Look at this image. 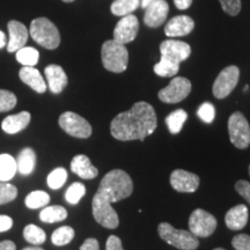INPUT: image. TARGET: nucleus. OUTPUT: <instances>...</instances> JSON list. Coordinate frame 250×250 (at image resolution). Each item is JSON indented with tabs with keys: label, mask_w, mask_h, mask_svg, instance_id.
I'll use <instances>...</instances> for the list:
<instances>
[{
	"label": "nucleus",
	"mask_w": 250,
	"mask_h": 250,
	"mask_svg": "<svg viewBox=\"0 0 250 250\" xmlns=\"http://www.w3.org/2000/svg\"><path fill=\"white\" fill-rule=\"evenodd\" d=\"M132 191L133 182L129 174L122 169L109 171L100 182L98 192L93 198L92 211L94 219L108 229L117 228L120 219L111 204L130 197Z\"/></svg>",
	"instance_id": "nucleus-1"
},
{
	"label": "nucleus",
	"mask_w": 250,
	"mask_h": 250,
	"mask_svg": "<svg viewBox=\"0 0 250 250\" xmlns=\"http://www.w3.org/2000/svg\"><path fill=\"white\" fill-rule=\"evenodd\" d=\"M158 120L154 108L147 102H137L127 111L118 114L110 123V133L122 142L144 140L154 132Z\"/></svg>",
	"instance_id": "nucleus-2"
},
{
	"label": "nucleus",
	"mask_w": 250,
	"mask_h": 250,
	"mask_svg": "<svg viewBox=\"0 0 250 250\" xmlns=\"http://www.w3.org/2000/svg\"><path fill=\"white\" fill-rule=\"evenodd\" d=\"M29 34L37 44L54 50L61 44V34L54 22L46 18H37L31 21Z\"/></svg>",
	"instance_id": "nucleus-3"
},
{
	"label": "nucleus",
	"mask_w": 250,
	"mask_h": 250,
	"mask_svg": "<svg viewBox=\"0 0 250 250\" xmlns=\"http://www.w3.org/2000/svg\"><path fill=\"white\" fill-rule=\"evenodd\" d=\"M101 58L105 70L114 73H122L127 67L129 51L124 44H121L115 40H110L103 43Z\"/></svg>",
	"instance_id": "nucleus-4"
},
{
	"label": "nucleus",
	"mask_w": 250,
	"mask_h": 250,
	"mask_svg": "<svg viewBox=\"0 0 250 250\" xmlns=\"http://www.w3.org/2000/svg\"><path fill=\"white\" fill-rule=\"evenodd\" d=\"M159 235L168 245L181 250H196L199 246L197 236L188 230L176 229L168 223H161L158 227Z\"/></svg>",
	"instance_id": "nucleus-5"
},
{
	"label": "nucleus",
	"mask_w": 250,
	"mask_h": 250,
	"mask_svg": "<svg viewBox=\"0 0 250 250\" xmlns=\"http://www.w3.org/2000/svg\"><path fill=\"white\" fill-rule=\"evenodd\" d=\"M228 133L230 143L239 149H246L250 145V125L242 112L236 111L228 120Z\"/></svg>",
	"instance_id": "nucleus-6"
},
{
	"label": "nucleus",
	"mask_w": 250,
	"mask_h": 250,
	"mask_svg": "<svg viewBox=\"0 0 250 250\" xmlns=\"http://www.w3.org/2000/svg\"><path fill=\"white\" fill-rule=\"evenodd\" d=\"M59 126L65 131L67 134L72 137L80 139L89 138L93 132L92 125L88 123V121L81 117L80 115L76 112L66 111L61 115L59 117Z\"/></svg>",
	"instance_id": "nucleus-7"
},
{
	"label": "nucleus",
	"mask_w": 250,
	"mask_h": 250,
	"mask_svg": "<svg viewBox=\"0 0 250 250\" xmlns=\"http://www.w3.org/2000/svg\"><path fill=\"white\" fill-rule=\"evenodd\" d=\"M240 78V70L235 65L225 67L223 71L219 73L213 83V95L217 99H225L233 92Z\"/></svg>",
	"instance_id": "nucleus-8"
},
{
	"label": "nucleus",
	"mask_w": 250,
	"mask_h": 250,
	"mask_svg": "<svg viewBox=\"0 0 250 250\" xmlns=\"http://www.w3.org/2000/svg\"><path fill=\"white\" fill-rule=\"evenodd\" d=\"M217 228V220L208 212L197 208L189 218V229L197 237H208Z\"/></svg>",
	"instance_id": "nucleus-9"
},
{
	"label": "nucleus",
	"mask_w": 250,
	"mask_h": 250,
	"mask_svg": "<svg viewBox=\"0 0 250 250\" xmlns=\"http://www.w3.org/2000/svg\"><path fill=\"white\" fill-rule=\"evenodd\" d=\"M191 92V83L187 78L176 77L170 81L169 85L159 92L160 101L165 103H179Z\"/></svg>",
	"instance_id": "nucleus-10"
},
{
	"label": "nucleus",
	"mask_w": 250,
	"mask_h": 250,
	"mask_svg": "<svg viewBox=\"0 0 250 250\" xmlns=\"http://www.w3.org/2000/svg\"><path fill=\"white\" fill-rule=\"evenodd\" d=\"M160 52L161 59L180 66L181 62L189 58L191 54V48L188 43L182 41L167 40L160 44Z\"/></svg>",
	"instance_id": "nucleus-11"
},
{
	"label": "nucleus",
	"mask_w": 250,
	"mask_h": 250,
	"mask_svg": "<svg viewBox=\"0 0 250 250\" xmlns=\"http://www.w3.org/2000/svg\"><path fill=\"white\" fill-rule=\"evenodd\" d=\"M139 31V21L136 15L129 14L122 17L114 29V40L121 44L132 42L136 40Z\"/></svg>",
	"instance_id": "nucleus-12"
},
{
	"label": "nucleus",
	"mask_w": 250,
	"mask_h": 250,
	"mask_svg": "<svg viewBox=\"0 0 250 250\" xmlns=\"http://www.w3.org/2000/svg\"><path fill=\"white\" fill-rule=\"evenodd\" d=\"M170 184L179 192H195L199 187V177L190 171L176 169L170 175Z\"/></svg>",
	"instance_id": "nucleus-13"
},
{
	"label": "nucleus",
	"mask_w": 250,
	"mask_h": 250,
	"mask_svg": "<svg viewBox=\"0 0 250 250\" xmlns=\"http://www.w3.org/2000/svg\"><path fill=\"white\" fill-rule=\"evenodd\" d=\"M145 9L144 22L149 28L160 27L169 13V6L166 0H155Z\"/></svg>",
	"instance_id": "nucleus-14"
},
{
	"label": "nucleus",
	"mask_w": 250,
	"mask_h": 250,
	"mask_svg": "<svg viewBox=\"0 0 250 250\" xmlns=\"http://www.w3.org/2000/svg\"><path fill=\"white\" fill-rule=\"evenodd\" d=\"M9 41L7 42V51L17 52L19 49L26 46V43L29 36V31L23 23L19 22L17 20L9 21L7 24Z\"/></svg>",
	"instance_id": "nucleus-15"
},
{
	"label": "nucleus",
	"mask_w": 250,
	"mask_h": 250,
	"mask_svg": "<svg viewBox=\"0 0 250 250\" xmlns=\"http://www.w3.org/2000/svg\"><path fill=\"white\" fill-rule=\"evenodd\" d=\"M195 28V22L188 15L171 18L165 27V34L168 37H180L190 34Z\"/></svg>",
	"instance_id": "nucleus-16"
},
{
	"label": "nucleus",
	"mask_w": 250,
	"mask_h": 250,
	"mask_svg": "<svg viewBox=\"0 0 250 250\" xmlns=\"http://www.w3.org/2000/svg\"><path fill=\"white\" fill-rule=\"evenodd\" d=\"M49 89L54 94H59L67 86L68 79L65 71L59 65H49L44 70Z\"/></svg>",
	"instance_id": "nucleus-17"
},
{
	"label": "nucleus",
	"mask_w": 250,
	"mask_h": 250,
	"mask_svg": "<svg viewBox=\"0 0 250 250\" xmlns=\"http://www.w3.org/2000/svg\"><path fill=\"white\" fill-rule=\"evenodd\" d=\"M71 169L74 174H77L80 179L83 180L95 179L99 174L98 168L92 165L88 156L83 154L76 155L72 159Z\"/></svg>",
	"instance_id": "nucleus-18"
},
{
	"label": "nucleus",
	"mask_w": 250,
	"mask_h": 250,
	"mask_svg": "<svg viewBox=\"0 0 250 250\" xmlns=\"http://www.w3.org/2000/svg\"><path fill=\"white\" fill-rule=\"evenodd\" d=\"M248 208L243 204H239L228 210L226 215H225V223L229 229L240 230L246 227L247 223H248Z\"/></svg>",
	"instance_id": "nucleus-19"
},
{
	"label": "nucleus",
	"mask_w": 250,
	"mask_h": 250,
	"mask_svg": "<svg viewBox=\"0 0 250 250\" xmlns=\"http://www.w3.org/2000/svg\"><path fill=\"white\" fill-rule=\"evenodd\" d=\"M19 77L26 85L37 93L42 94L46 90V83L42 74L34 66H23L19 72Z\"/></svg>",
	"instance_id": "nucleus-20"
},
{
	"label": "nucleus",
	"mask_w": 250,
	"mask_h": 250,
	"mask_svg": "<svg viewBox=\"0 0 250 250\" xmlns=\"http://www.w3.org/2000/svg\"><path fill=\"white\" fill-rule=\"evenodd\" d=\"M30 114L28 111H21L19 114L11 115L2 121L1 129L8 134H15L22 131L30 123Z\"/></svg>",
	"instance_id": "nucleus-21"
},
{
	"label": "nucleus",
	"mask_w": 250,
	"mask_h": 250,
	"mask_svg": "<svg viewBox=\"0 0 250 250\" xmlns=\"http://www.w3.org/2000/svg\"><path fill=\"white\" fill-rule=\"evenodd\" d=\"M18 171L21 175H29L34 171L36 165V154L33 148H23L20 152L17 160Z\"/></svg>",
	"instance_id": "nucleus-22"
},
{
	"label": "nucleus",
	"mask_w": 250,
	"mask_h": 250,
	"mask_svg": "<svg viewBox=\"0 0 250 250\" xmlns=\"http://www.w3.org/2000/svg\"><path fill=\"white\" fill-rule=\"evenodd\" d=\"M67 218V211L61 205L46 206L40 213V219L43 223L54 224L65 220Z\"/></svg>",
	"instance_id": "nucleus-23"
},
{
	"label": "nucleus",
	"mask_w": 250,
	"mask_h": 250,
	"mask_svg": "<svg viewBox=\"0 0 250 250\" xmlns=\"http://www.w3.org/2000/svg\"><path fill=\"white\" fill-rule=\"evenodd\" d=\"M18 171L17 160L9 154H0V181L7 182Z\"/></svg>",
	"instance_id": "nucleus-24"
},
{
	"label": "nucleus",
	"mask_w": 250,
	"mask_h": 250,
	"mask_svg": "<svg viewBox=\"0 0 250 250\" xmlns=\"http://www.w3.org/2000/svg\"><path fill=\"white\" fill-rule=\"evenodd\" d=\"M140 6V0H115L111 4V13L117 17L132 14Z\"/></svg>",
	"instance_id": "nucleus-25"
},
{
	"label": "nucleus",
	"mask_w": 250,
	"mask_h": 250,
	"mask_svg": "<svg viewBox=\"0 0 250 250\" xmlns=\"http://www.w3.org/2000/svg\"><path fill=\"white\" fill-rule=\"evenodd\" d=\"M188 118V114L183 109H177L170 112L167 117H166V124H167L168 129L171 133L176 134L182 130L184 123H186Z\"/></svg>",
	"instance_id": "nucleus-26"
},
{
	"label": "nucleus",
	"mask_w": 250,
	"mask_h": 250,
	"mask_svg": "<svg viewBox=\"0 0 250 250\" xmlns=\"http://www.w3.org/2000/svg\"><path fill=\"white\" fill-rule=\"evenodd\" d=\"M39 59L40 52L31 46H23L17 51V61L23 66H35Z\"/></svg>",
	"instance_id": "nucleus-27"
},
{
	"label": "nucleus",
	"mask_w": 250,
	"mask_h": 250,
	"mask_svg": "<svg viewBox=\"0 0 250 250\" xmlns=\"http://www.w3.org/2000/svg\"><path fill=\"white\" fill-rule=\"evenodd\" d=\"M23 236L24 240L28 241L31 245H42V243L45 242L46 240V235L45 232L42 229V228L37 227L36 225H27L23 229Z\"/></svg>",
	"instance_id": "nucleus-28"
},
{
	"label": "nucleus",
	"mask_w": 250,
	"mask_h": 250,
	"mask_svg": "<svg viewBox=\"0 0 250 250\" xmlns=\"http://www.w3.org/2000/svg\"><path fill=\"white\" fill-rule=\"evenodd\" d=\"M50 202V196L49 193L45 191H42V190H36V191L30 192L29 195L26 197V206L29 208H33V210H36V208H42V206L48 205Z\"/></svg>",
	"instance_id": "nucleus-29"
},
{
	"label": "nucleus",
	"mask_w": 250,
	"mask_h": 250,
	"mask_svg": "<svg viewBox=\"0 0 250 250\" xmlns=\"http://www.w3.org/2000/svg\"><path fill=\"white\" fill-rule=\"evenodd\" d=\"M74 229L70 226H62L56 229L51 236V241L55 246L68 245L74 237Z\"/></svg>",
	"instance_id": "nucleus-30"
},
{
	"label": "nucleus",
	"mask_w": 250,
	"mask_h": 250,
	"mask_svg": "<svg viewBox=\"0 0 250 250\" xmlns=\"http://www.w3.org/2000/svg\"><path fill=\"white\" fill-rule=\"evenodd\" d=\"M67 180V171L64 168L59 167L56 168L48 175V179H46V182H48L49 188L51 189H61V188L64 186L65 182Z\"/></svg>",
	"instance_id": "nucleus-31"
},
{
	"label": "nucleus",
	"mask_w": 250,
	"mask_h": 250,
	"mask_svg": "<svg viewBox=\"0 0 250 250\" xmlns=\"http://www.w3.org/2000/svg\"><path fill=\"white\" fill-rule=\"evenodd\" d=\"M86 193V187L83 183L76 182L71 184L70 188L67 189L66 193H65V199L68 204L77 205L80 202V199L85 196Z\"/></svg>",
	"instance_id": "nucleus-32"
},
{
	"label": "nucleus",
	"mask_w": 250,
	"mask_h": 250,
	"mask_svg": "<svg viewBox=\"0 0 250 250\" xmlns=\"http://www.w3.org/2000/svg\"><path fill=\"white\" fill-rule=\"evenodd\" d=\"M179 71H180L179 65L170 64V62H166L164 59H160V62L154 65V72L159 77H164V78L175 77L177 73H179Z\"/></svg>",
	"instance_id": "nucleus-33"
},
{
	"label": "nucleus",
	"mask_w": 250,
	"mask_h": 250,
	"mask_svg": "<svg viewBox=\"0 0 250 250\" xmlns=\"http://www.w3.org/2000/svg\"><path fill=\"white\" fill-rule=\"evenodd\" d=\"M18 196V189L13 184L0 181V205L13 202Z\"/></svg>",
	"instance_id": "nucleus-34"
},
{
	"label": "nucleus",
	"mask_w": 250,
	"mask_h": 250,
	"mask_svg": "<svg viewBox=\"0 0 250 250\" xmlns=\"http://www.w3.org/2000/svg\"><path fill=\"white\" fill-rule=\"evenodd\" d=\"M17 96L6 89H0V112L12 110L17 105Z\"/></svg>",
	"instance_id": "nucleus-35"
},
{
	"label": "nucleus",
	"mask_w": 250,
	"mask_h": 250,
	"mask_svg": "<svg viewBox=\"0 0 250 250\" xmlns=\"http://www.w3.org/2000/svg\"><path fill=\"white\" fill-rule=\"evenodd\" d=\"M197 115L205 123H212L215 117V109L210 102H204L197 110Z\"/></svg>",
	"instance_id": "nucleus-36"
},
{
	"label": "nucleus",
	"mask_w": 250,
	"mask_h": 250,
	"mask_svg": "<svg viewBox=\"0 0 250 250\" xmlns=\"http://www.w3.org/2000/svg\"><path fill=\"white\" fill-rule=\"evenodd\" d=\"M225 13L235 17L241 11V0H219Z\"/></svg>",
	"instance_id": "nucleus-37"
},
{
	"label": "nucleus",
	"mask_w": 250,
	"mask_h": 250,
	"mask_svg": "<svg viewBox=\"0 0 250 250\" xmlns=\"http://www.w3.org/2000/svg\"><path fill=\"white\" fill-rule=\"evenodd\" d=\"M232 246L235 250H250V236L248 234H239L234 236Z\"/></svg>",
	"instance_id": "nucleus-38"
},
{
	"label": "nucleus",
	"mask_w": 250,
	"mask_h": 250,
	"mask_svg": "<svg viewBox=\"0 0 250 250\" xmlns=\"http://www.w3.org/2000/svg\"><path fill=\"white\" fill-rule=\"evenodd\" d=\"M235 190L240 196L243 197V199L248 203L250 206V183L248 181L240 180L235 183Z\"/></svg>",
	"instance_id": "nucleus-39"
},
{
	"label": "nucleus",
	"mask_w": 250,
	"mask_h": 250,
	"mask_svg": "<svg viewBox=\"0 0 250 250\" xmlns=\"http://www.w3.org/2000/svg\"><path fill=\"white\" fill-rule=\"evenodd\" d=\"M105 250H124L121 239L118 236L110 235L107 240Z\"/></svg>",
	"instance_id": "nucleus-40"
},
{
	"label": "nucleus",
	"mask_w": 250,
	"mask_h": 250,
	"mask_svg": "<svg viewBox=\"0 0 250 250\" xmlns=\"http://www.w3.org/2000/svg\"><path fill=\"white\" fill-rule=\"evenodd\" d=\"M13 227V219L8 215L0 214V233L7 232Z\"/></svg>",
	"instance_id": "nucleus-41"
},
{
	"label": "nucleus",
	"mask_w": 250,
	"mask_h": 250,
	"mask_svg": "<svg viewBox=\"0 0 250 250\" xmlns=\"http://www.w3.org/2000/svg\"><path fill=\"white\" fill-rule=\"evenodd\" d=\"M80 250H100L99 241L96 239H87L85 242L83 243V246L80 247Z\"/></svg>",
	"instance_id": "nucleus-42"
},
{
	"label": "nucleus",
	"mask_w": 250,
	"mask_h": 250,
	"mask_svg": "<svg viewBox=\"0 0 250 250\" xmlns=\"http://www.w3.org/2000/svg\"><path fill=\"white\" fill-rule=\"evenodd\" d=\"M174 4L179 9H188L191 6L192 4V0H174Z\"/></svg>",
	"instance_id": "nucleus-43"
},
{
	"label": "nucleus",
	"mask_w": 250,
	"mask_h": 250,
	"mask_svg": "<svg viewBox=\"0 0 250 250\" xmlns=\"http://www.w3.org/2000/svg\"><path fill=\"white\" fill-rule=\"evenodd\" d=\"M0 250H17V246L14 242L6 240V241L0 242Z\"/></svg>",
	"instance_id": "nucleus-44"
},
{
	"label": "nucleus",
	"mask_w": 250,
	"mask_h": 250,
	"mask_svg": "<svg viewBox=\"0 0 250 250\" xmlns=\"http://www.w3.org/2000/svg\"><path fill=\"white\" fill-rule=\"evenodd\" d=\"M6 45H7V37H6L5 34L0 30V49L5 48Z\"/></svg>",
	"instance_id": "nucleus-45"
},
{
	"label": "nucleus",
	"mask_w": 250,
	"mask_h": 250,
	"mask_svg": "<svg viewBox=\"0 0 250 250\" xmlns=\"http://www.w3.org/2000/svg\"><path fill=\"white\" fill-rule=\"evenodd\" d=\"M153 1H155V0H142V1H140V5H142L143 8H146L149 4H152Z\"/></svg>",
	"instance_id": "nucleus-46"
},
{
	"label": "nucleus",
	"mask_w": 250,
	"mask_h": 250,
	"mask_svg": "<svg viewBox=\"0 0 250 250\" xmlns=\"http://www.w3.org/2000/svg\"><path fill=\"white\" fill-rule=\"evenodd\" d=\"M22 250H44V249L40 248V247H28V248H24Z\"/></svg>",
	"instance_id": "nucleus-47"
},
{
	"label": "nucleus",
	"mask_w": 250,
	"mask_h": 250,
	"mask_svg": "<svg viewBox=\"0 0 250 250\" xmlns=\"http://www.w3.org/2000/svg\"><path fill=\"white\" fill-rule=\"evenodd\" d=\"M62 1H64V2H72V1H74V0H62Z\"/></svg>",
	"instance_id": "nucleus-48"
},
{
	"label": "nucleus",
	"mask_w": 250,
	"mask_h": 250,
	"mask_svg": "<svg viewBox=\"0 0 250 250\" xmlns=\"http://www.w3.org/2000/svg\"><path fill=\"white\" fill-rule=\"evenodd\" d=\"M214 250H225V249H223V248H217V249H214Z\"/></svg>",
	"instance_id": "nucleus-49"
},
{
	"label": "nucleus",
	"mask_w": 250,
	"mask_h": 250,
	"mask_svg": "<svg viewBox=\"0 0 250 250\" xmlns=\"http://www.w3.org/2000/svg\"><path fill=\"white\" fill-rule=\"evenodd\" d=\"M248 171H249V175H250V165H249V168H248Z\"/></svg>",
	"instance_id": "nucleus-50"
}]
</instances>
